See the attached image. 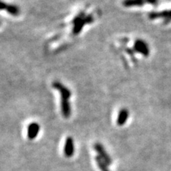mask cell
<instances>
[{"instance_id":"cell-5","label":"cell","mask_w":171,"mask_h":171,"mask_svg":"<svg viewBox=\"0 0 171 171\" xmlns=\"http://www.w3.org/2000/svg\"><path fill=\"white\" fill-rule=\"evenodd\" d=\"M134 49L136 52L142 54L145 56H148L150 54V49L146 41L142 39H138L135 41Z\"/></svg>"},{"instance_id":"cell-3","label":"cell","mask_w":171,"mask_h":171,"mask_svg":"<svg viewBox=\"0 0 171 171\" xmlns=\"http://www.w3.org/2000/svg\"><path fill=\"white\" fill-rule=\"evenodd\" d=\"M158 0H123L122 4L125 7H142L145 4L155 5Z\"/></svg>"},{"instance_id":"cell-9","label":"cell","mask_w":171,"mask_h":171,"mask_svg":"<svg viewBox=\"0 0 171 171\" xmlns=\"http://www.w3.org/2000/svg\"><path fill=\"white\" fill-rule=\"evenodd\" d=\"M40 131L39 124L33 122L31 123L27 127V136L28 138L30 140H34L37 138Z\"/></svg>"},{"instance_id":"cell-11","label":"cell","mask_w":171,"mask_h":171,"mask_svg":"<svg viewBox=\"0 0 171 171\" xmlns=\"http://www.w3.org/2000/svg\"><path fill=\"white\" fill-rule=\"evenodd\" d=\"M96 162L98 168H99L101 171H110L108 165L100 157H96Z\"/></svg>"},{"instance_id":"cell-8","label":"cell","mask_w":171,"mask_h":171,"mask_svg":"<svg viewBox=\"0 0 171 171\" xmlns=\"http://www.w3.org/2000/svg\"><path fill=\"white\" fill-rule=\"evenodd\" d=\"M149 18L151 19H163L165 22H168L171 21V10L160 12H151L149 14Z\"/></svg>"},{"instance_id":"cell-4","label":"cell","mask_w":171,"mask_h":171,"mask_svg":"<svg viewBox=\"0 0 171 171\" xmlns=\"http://www.w3.org/2000/svg\"><path fill=\"white\" fill-rule=\"evenodd\" d=\"M94 148L96 152L98 155V156L100 157L108 165H110L111 164V163H112V160H111L109 155L108 154V153L106 152L103 145L99 143V142H96L94 146Z\"/></svg>"},{"instance_id":"cell-10","label":"cell","mask_w":171,"mask_h":171,"mask_svg":"<svg viewBox=\"0 0 171 171\" xmlns=\"http://www.w3.org/2000/svg\"><path fill=\"white\" fill-rule=\"evenodd\" d=\"M129 116V111L126 108H122L118 112L117 117V124L118 126H122L125 124L128 121Z\"/></svg>"},{"instance_id":"cell-6","label":"cell","mask_w":171,"mask_h":171,"mask_svg":"<svg viewBox=\"0 0 171 171\" xmlns=\"http://www.w3.org/2000/svg\"><path fill=\"white\" fill-rule=\"evenodd\" d=\"M1 10L2 11H6L8 14L14 17L19 16L20 14V8L17 5L12 4H8L5 3L4 2H2L1 3Z\"/></svg>"},{"instance_id":"cell-7","label":"cell","mask_w":171,"mask_h":171,"mask_svg":"<svg viewBox=\"0 0 171 171\" xmlns=\"http://www.w3.org/2000/svg\"><path fill=\"white\" fill-rule=\"evenodd\" d=\"M74 152L75 148L74 139L71 136L67 137L64 148V155H65V156L67 158H71L74 155Z\"/></svg>"},{"instance_id":"cell-2","label":"cell","mask_w":171,"mask_h":171,"mask_svg":"<svg viewBox=\"0 0 171 171\" xmlns=\"http://www.w3.org/2000/svg\"><path fill=\"white\" fill-rule=\"evenodd\" d=\"M94 20L93 17L91 15H86L84 13H81L73 21V28H72V33L74 35H77L81 32L83 27L87 22H91Z\"/></svg>"},{"instance_id":"cell-1","label":"cell","mask_w":171,"mask_h":171,"mask_svg":"<svg viewBox=\"0 0 171 171\" xmlns=\"http://www.w3.org/2000/svg\"><path fill=\"white\" fill-rule=\"evenodd\" d=\"M52 87L56 91H59L60 94L62 116L65 118H69L71 114V107L70 103V98L71 97V90L59 81H54L52 84Z\"/></svg>"}]
</instances>
